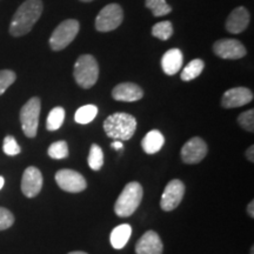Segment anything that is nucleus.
Listing matches in <instances>:
<instances>
[{"label": "nucleus", "mask_w": 254, "mask_h": 254, "mask_svg": "<svg viewBox=\"0 0 254 254\" xmlns=\"http://www.w3.org/2000/svg\"><path fill=\"white\" fill-rule=\"evenodd\" d=\"M142 195H144V190L140 184L136 182L127 184L114 204L116 214L120 218L131 217L140 205Z\"/></svg>", "instance_id": "obj_3"}, {"label": "nucleus", "mask_w": 254, "mask_h": 254, "mask_svg": "<svg viewBox=\"0 0 254 254\" xmlns=\"http://www.w3.org/2000/svg\"><path fill=\"white\" fill-rule=\"evenodd\" d=\"M4 184H5V179L2 177H0V190L2 189V186H4Z\"/></svg>", "instance_id": "obj_35"}, {"label": "nucleus", "mask_w": 254, "mask_h": 254, "mask_svg": "<svg viewBox=\"0 0 254 254\" xmlns=\"http://www.w3.org/2000/svg\"><path fill=\"white\" fill-rule=\"evenodd\" d=\"M205 64L201 59H194L192 62H190L187 65L184 67L182 71V74H180V78L184 81H190L193 79L198 78L201 72L204 71Z\"/></svg>", "instance_id": "obj_20"}, {"label": "nucleus", "mask_w": 254, "mask_h": 254, "mask_svg": "<svg viewBox=\"0 0 254 254\" xmlns=\"http://www.w3.org/2000/svg\"><path fill=\"white\" fill-rule=\"evenodd\" d=\"M152 34L153 37L160 40H168L173 34V26L171 21H160L152 27Z\"/></svg>", "instance_id": "obj_25"}, {"label": "nucleus", "mask_w": 254, "mask_h": 254, "mask_svg": "<svg viewBox=\"0 0 254 254\" xmlns=\"http://www.w3.org/2000/svg\"><path fill=\"white\" fill-rule=\"evenodd\" d=\"M165 144V136L158 129H152L141 140V147L145 153L154 154L163 148Z\"/></svg>", "instance_id": "obj_18"}, {"label": "nucleus", "mask_w": 254, "mask_h": 254, "mask_svg": "<svg viewBox=\"0 0 254 254\" xmlns=\"http://www.w3.org/2000/svg\"><path fill=\"white\" fill-rule=\"evenodd\" d=\"M247 214H249L251 218H254V200H252L249 204V206H247Z\"/></svg>", "instance_id": "obj_32"}, {"label": "nucleus", "mask_w": 254, "mask_h": 254, "mask_svg": "<svg viewBox=\"0 0 254 254\" xmlns=\"http://www.w3.org/2000/svg\"><path fill=\"white\" fill-rule=\"evenodd\" d=\"M250 24V12L246 7L239 6L234 8L226 20V30L230 33L238 34L244 32Z\"/></svg>", "instance_id": "obj_16"}, {"label": "nucleus", "mask_w": 254, "mask_h": 254, "mask_svg": "<svg viewBox=\"0 0 254 254\" xmlns=\"http://www.w3.org/2000/svg\"><path fill=\"white\" fill-rule=\"evenodd\" d=\"M145 5L154 17H163L172 11V7L167 4L166 0H146Z\"/></svg>", "instance_id": "obj_23"}, {"label": "nucleus", "mask_w": 254, "mask_h": 254, "mask_svg": "<svg viewBox=\"0 0 254 254\" xmlns=\"http://www.w3.org/2000/svg\"><path fill=\"white\" fill-rule=\"evenodd\" d=\"M164 244L157 232L147 231L136 241V254H163Z\"/></svg>", "instance_id": "obj_14"}, {"label": "nucleus", "mask_w": 254, "mask_h": 254, "mask_svg": "<svg viewBox=\"0 0 254 254\" xmlns=\"http://www.w3.org/2000/svg\"><path fill=\"white\" fill-rule=\"evenodd\" d=\"M238 124L243 127L244 129L247 132L253 133L254 131V111L250 110L246 111V112L241 113L239 117H238Z\"/></svg>", "instance_id": "obj_28"}, {"label": "nucleus", "mask_w": 254, "mask_h": 254, "mask_svg": "<svg viewBox=\"0 0 254 254\" xmlns=\"http://www.w3.org/2000/svg\"><path fill=\"white\" fill-rule=\"evenodd\" d=\"M112 148H114V150H123V147H124V145H123V142L120 141V140H116V141H113L112 142Z\"/></svg>", "instance_id": "obj_33"}, {"label": "nucleus", "mask_w": 254, "mask_h": 254, "mask_svg": "<svg viewBox=\"0 0 254 254\" xmlns=\"http://www.w3.org/2000/svg\"><path fill=\"white\" fill-rule=\"evenodd\" d=\"M2 150H4L5 154L7 155H17L21 152L20 146L18 145L17 140L14 139V136L12 135L5 136L4 142H2Z\"/></svg>", "instance_id": "obj_29"}, {"label": "nucleus", "mask_w": 254, "mask_h": 254, "mask_svg": "<svg viewBox=\"0 0 254 254\" xmlns=\"http://www.w3.org/2000/svg\"><path fill=\"white\" fill-rule=\"evenodd\" d=\"M132 234V227L131 225L128 224H123L117 226L112 231L110 237L111 245H112L113 249L116 250H122L125 247V245L128 243L129 238H131Z\"/></svg>", "instance_id": "obj_19"}, {"label": "nucleus", "mask_w": 254, "mask_h": 254, "mask_svg": "<svg viewBox=\"0 0 254 254\" xmlns=\"http://www.w3.org/2000/svg\"><path fill=\"white\" fill-rule=\"evenodd\" d=\"M185 195V185L182 180L173 179L165 187L163 196L160 200V207L164 211L170 212L180 205Z\"/></svg>", "instance_id": "obj_9"}, {"label": "nucleus", "mask_w": 254, "mask_h": 254, "mask_svg": "<svg viewBox=\"0 0 254 254\" xmlns=\"http://www.w3.org/2000/svg\"><path fill=\"white\" fill-rule=\"evenodd\" d=\"M124 20V11L118 4L106 5L95 18V28L99 32H111L118 28Z\"/></svg>", "instance_id": "obj_7"}, {"label": "nucleus", "mask_w": 254, "mask_h": 254, "mask_svg": "<svg viewBox=\"0 0 254 254\" xmlns=\"http://www.w3.org/2000/svg\"><path fill=\"white\" fill-rule=\"evenodd\" d=\"M67 254H87L86 252H82V251H74V252H69Z\"/></svg>", "instance_id": "obj_34"}, {"label": "nucleus", "mask_w": 254, "mask_h": 254, "mask_svg": "<svg viewBox=\"0 0 254 254\" xmlns=\"http://www.w3.org/2000/svg\"><path fill=\"white\" fill-rule=\"evenodd\" d=\"M15 79H17V75L11 69H2V71H0V95L5 93V91L13 84Z\"/></svg>", "instance_id": "obj_27"}, {"label": "nucleus", "mask_w": 254, "mask_h": 254, "mask_svg": "<svg viewBox=\"0 0 254 254\" xmlns=\"http://www.w3.org/2000/svg\"><path fill=\"white\" fill-rule=\"evenodd\" d=\"M208 147L199 136L190 139L182 148V160L185 164H199L207 155Z\"/></svg>", "instance_id": "obj_10"}, {"label": "nucleus", "mask_w": 254, "mask_h": 254, "mask_svg": "<svg viewBox=\"0 0 254 254\" xmlns=\"http://www.w3.org/2000/svg\"><path fill=\"white\" fill-rule=\"evenodd\" d=\"M43 174L39 168L30 166L24 171L21 179V192L26 198H34L43 189Z\"/></svg>", "instance_id": "obj_11"}, {"label": "nucleus", "mask_w": 254, "mask_h": 254, "mask_svg": "<svg viewBox=\"0 0 254 254\" xmlns=\"http://www.w3.org/2000/svg\"><path fill=\"white\" fill-rule=\"evenodd\" d=\"M246 158L251 163H254V146H250L246 151Z\"/></svg>", "instance_id": "obj_31"}, {"label": "nucleus", "mask_w": 254, "mask_h": 254, "mask_svg": "<svg viewBox=\"0 0 254 254\" xmlns=\"http://www.w3.org/2000/svg\"><path fill=\"white\" fill-rule=\"evenodd\" d=\"M47 153L52 159H56V160H62V159H65L68 157V145L65 140H59L53 142L52 145H50L49 151Z\"/></svg>", "instance_id": "obj_26"}, {"label": "nucleus", "mask_w": 254, "mask_h": 254, "mask_svg": "<svg viewBox=\"0 0 254 254\" xmlns=\"http://www.w3.org/2000/svg\"><path fill=\"white\" fill-rule=\"evenodd\" d=\"M56 183L65 192L79 193L86 190L87 183L84 176L77 171L64 168L56 173Z\"/></svg>", "instance_id": "obj_8"}, {"label": "nucleus", "mask_w": 254, "mask_h": 254, "mask_svg": "<svg viewBox=\"0 0 254 254\" xmlns=\"http://www.w3.org/2000/svg\"><path fill=\"white\" fill-rule=\"evenodd\" d=\"M184 57L179 49L168 50L161 59V67L167 75H174L183 67Z\"/></svg>", "instance_id": "obj_17"}, {"label": "nucleus", "mask_w": 254, "mask_h": 254, "mask_svg": "<svg viewBox=\"0 0 254 254\" xmlns=\"http://www.w3.org/2000/svg\"><path fill=\"white\" fill-rule=\"evenodd\" d=\"M14 224V215L7 208L0 207V231L7 230Z\"/></svg>", "instance_id": "obj_30"}, {"label": "nucleus", "mask_w": 254, "mask_h": 254, "mask_svg": "<svg viewBox=\"0 0 254 254\" xmlns=\"http://www.w3.org/2000/svg\"><path fill=\"white\" fill-rule=\"evenodd\" d=\"M88 166L91 170L99 171L104 165V153L99 145L93 144L90 148V154H88Z\"/></svg>", "instance_id": "obj_24"}, {"label": "nucleus", "mask_w": 254, "mask_h": 254, "mask_svg": "<svg viewBox=\"0 0 254 254\" xmlns=\"http://www.w3.org/2000/svg\"><path fill=\"white\" fill-rule=\"evenodd\" d=\"M251 254H254V246L251 247Z\"/></svg>", "instance_id": "obj_36"}, {"label": "nucleus", "mask_w": 254, "mask_h": 254, "mask_svg": "<svg viewBox=\"0 0 254 254\" xmlns=\"http://www.w3.org/2000/svg\"><path fill=\"white\" fill-rule=\"evenodd\" d=\"M112 97L117 101L133 103V101L140 100L144 97V91L140 86L133 82H122L113 88Z\"/></svg>", "instance_id": "obj_15"}, {"label": "nucleus", "mask_w": 254, "mask_h": 254, "mask_svg": "<svg viewBox=\"0 0 254 254\" xmlns=\"http://www.w3.org/2000/svg\"><path fill=\"white\" fill-rule=\"evenodd\" d=\"M253 100L252 91L246 87H234L225 92L221 98V106L225 109H236L245 106Z\"/></svg>", "instance_id": "obj_13"}, {"label": "nucleus", "mask_w": 254, "mask_h": 254, "mask_svg": "<svg viewBox=\"0 0 254 254\" xmlns=\"http://www.w3.org/2000/svg\"><path fill=\"white\" fill-rule=\"evenodd\" d=\"M79 28H80V25L75 19L64 20L62 24L57 26L50 38L51 49L53 51H62L66 49L77 37Z\"/></svg>", "instance_id": "obj_5"}, {"label": "nucleus", "mask_w": 254, "mask_h": 254, "mask_svg": "<svg viewBox=\"0 0 254 254\" xmlns=\"http://www.w3.org/2000/svg\"><path fill=\"white\" fill-rule=\"evenodd\" d=\"M98 114V107L95 105H85V106L80 107L77 110V112L74 114V120L78 124H88L93 122L95 117Z\"/></svg>", "instance_id": "obj_21"}, {"label": "nucleus", "mask_w": 254, "mask_h": 254, "mask_svg": "<svg viewBox=\"0 0 254 254\" xmlns=\"http://www.w3.org/2000/svg\"><path fill=\"white\" fill-rule=\"evenodd\" d=\"M136 129V119L132 114L117 112L104 122V131L114 140H129Z\"/></svg>", "instance_id": "obj_2"}, {"label": "nucleus", "mask_w": 254, "mask_h": 254, "mask_svg": "<svg viewBox=\"0 0 254 254\" xmlns=\"http://www.w3.org/2000/svg\"><path fill=\"white\" fill-rule=\"evenodd\" d=\"M65 119V110L63 107H55L51 111L46 120L47 131H57L63 126Z\"/></svg>", "instance_id": "obj_22"}, {"label": "nucleus", "mask_w": 254, "mask_h": 254, "mask_svg": "<svg viewBox=\"0 0 254 254\" xmlns=\"http://www.w3.org/2000/svg\"><path fill=\"white\" fill-rule=\"evenodd\" d=\"M41 103L38 97L31 98L20 110V123L24 134L27 138H34L38 132Z\"/></svg>", "instance_id": "obj_6"}, {"label": "nucleus", "mask_w": 254, "mask_h": 254, "mask_svg": "<svg viewBox=\"0 0 254 254\" xmlns=\"http://www.w3.org/2000/svg\"><path fill=\"white\" fill-rule=\"evenodd\" d=\"M213 52L222 59H240L246 56V49L239 40L221 39L213 45Z\"/></svg>", "instance_id": "obj_12"}, {"label": "nucleus", "mask_w": 254, "mask_h": 254, "mask_svg": "<svg viewBox=\"0 0 254 254\" xmlns=\"http://www.w3.org/2000/svg\"><path fill=\"white\" fill-rule=\"evenodd\" d=\"M73 75L80 87H93L99 78V65L94 57L91 55H82L79 57L75 62Z\"/></svg>", "instance_id": "obj_4"}, {"label": "nucleus", "mask_w": 254, "mask_h": 254, "mask_svg": "<svg viewBox=\"0 0 254 254\" xmlns=\"http://www.w3.org/2000/svg\"><path fill=\"white\" fill-rule=\"evenodd\" d=\"M80 1H84V2H90V1H93V0H80Z\"/></svg>", "instance_id": "obj_37"}, {"label": "nucleus", "mask_w": 254, "mask_h": 254, "mask_svg": "<svg viewBox=\"0 0 254 254\" xmlns=\"http://www.w3.org/2000/svg\"><path fill=\"white\" fill-rule=\"evenodd\" d=\"M41 0H26L15 12L9 25V33L13 37H21L27 34L43 13Z\"/></svg>", "instance_id": "obj_1"}]
</instances>
